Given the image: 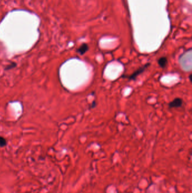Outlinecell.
<instances>
[{
  "label": "cell",
  "instance_id": "1",
  "mask_svg": "<svg viewBox=\"0 0 192 193\" xmlns=\"http://www.w3.org/2000/svg\"><path fill=\"white\" fill-rule=\"evenodd\" d=\"M150 65V63H146L143 66L140 67L136 71H135L134 73H132L131 75H130V76H128V77H126L129 80H136V79L138 77V76H139L142 73H144L145 70H146V69H148V67H149Z\"/></svg>",
  "mask_w": 192,
  "mask_h": 193
},
{
  "label": "cell",
  "instance_id": "2",
  "mask_svg": "<svg viewBox=\"0 0 192 193\" xmlns=\"http://www.w3.org/2000/svg\"><path fill=\"white\" fill-rule=\"evenodd\" d=\"M183 104V100L180 98H176L172 100L168 104V107L170 108H179L182 106Z\"/></svg>",
  "mask_w": 192,
  "mask_h": 193
},
{
  "label": "cell",
  "instance_id": "3",
  "mask_svg": "<svg viewBox=\"0 0 192 193\" xmlns=\"http://www.w3.org/2000/svg\"><path fill=\"white\" fill-rule=\"evenodd\" d=\"M158 63L161 68L165 69L168 64V58L166 57H162L160 58L158 60Z\"/></svg>",
  "mask_w": 192,
  "mask_h": 193
},
{
  "label": "cell",
  "instance_id": "4",
  "mask_svg": "<svg viewBox=\"0 0 192 193\" xmlns=\"http://www.w3.org/2000/svg\"><path fill=\"white\" fill-rule=\"evenodd\" d=\"M89 50V46L87 44H82L79 48L77 50V52L80 55H82Z\"/></svg>",
  "mask_w": 192,
  "mask_h": 193
},
{
  "label": "cell",
  "instance_id": "5",
  "mask_svg": "<svg viewBox=\"0 0 192 193\" xmlns=\"http://www.w3.org/2000/svg\"><path fill=\"white\" fill-rule=\"evenodd\" d=\"M6 145H7L6 140L3 137H0V147H3L6 146Z\"/></svg>",
  "mask_w": 192,
  "mask_h": 193
},
{
  "label": "cell",
  "instance_id": "6",
  "mask_svg": "<svg viewBox=\"0 0 192 193\" xmlns=\"http://www.w3.org/2000/svg\"><path fill=\"white\" fill-rule=\"evenodd\" d=\"M16 65H17V64L15 63H12L6 67V70H10V69H11L13 68H14L16 66Z\"/></svg>",
  "mask_w": 192,
  "mask_h": 193
}]
</instances>
